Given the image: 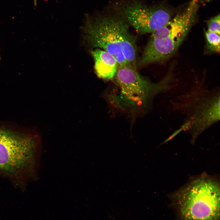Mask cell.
I'll return each instance as SVG.
<instances>
[{
	"label": "cell",
	"mask_w": 220,
	"mask_h": 220,
	"mask_svg": "<svg viewBox=\"0 0 220 220\" xmlns=\"http://www.w3.org/2000/svg\"><path fill=\"white\" fill-rule=\"evenodd\" d=\"M41 151L36 132L0 128V173L14 184L22 188L36 178Z\"/></svg>",
	"instance_id": "6da1fadb"
},
{
	"label": "cell",
	"mask_w": 220,
	"mask_h": 220,
	"mask_svg": "<svg viewBox=\"0 0 220 220\" xmlns=\"http://www.w3.org/2000/svg\"><path fill=\"white\" fill-rule=\"evenodd\" d=\"M114 78L123 93L134 101L141 100L150 85L137 70L128 66H118Z\"/></svg>",
	"instance_id": "8992f818"
},
{
	"label": "cell",
	"mask_w": 220,
	"mask_h": 220,
	"mask_svg": "<svg viewBox=\"0 0 220 220\" xmlns=\"http://www.w3.org/2000/svg\"><path fill=\"white\" fill-rule=\"evenodd\" d=\"M86 18L84 30L89 45L112 54L118 66H127L137 70L136 39L130 31L126 20L114 16Z\"/></svg>",
	"instance_id": "7a4b0ae2"
},
{
	"label": "cell",
	"mask_w": 220,
	"mask_h": 220,
	"mask_svg": "<svg viewBox=\"0 0 220 220\" xmlns=\"http://www.w3.org/2000/svg\"><path fill=\"white\" fill-rule=\"evenodd\" d=\"M198 0H191L183 11L153 32L145 46L138 64L144 66L169 58L177 51L194 23Z\"/></svg>",
	"instance_id": "277c9868"
},
{
	"label": "cell",
	"mask_w": 220,
	"mask_h": 220,
	"mask_svg": "<svg viewBox=\"0 0 220 220\" xmlns=\"http://www.w3.org/2000/svg\"><path fill=\"white\" fill-rule=\"evenodd\" d=\"M94 61V69L97 76L105 80L114 78L118 64L115 58L109 52L99 48L91 51Z\"/></svg>",
	"instance_id": "52a82bcc"
},
{
	"label": "cell",
	"mask_w": 220,
	"mask_h": 220,
	"mask_svg": "<svg viewBox=\"0 0 220 220\" xmlns=\"http://www.w3.org/2000/svg\"><path fill=\"white\" fill-rule=\"evenodd\" d=\"M1 59V57H0V61Z\"/></svg>",
	"instance_id": "8fae6325"
},
{
	"label": "cell",
	"mask_w": 220,
	"mask_h": 220,
	"mask_svg": "<svg viewBox=\"0 0 220 220\" xmlns=\"http://www.w3.org/2000/svg\"><path fill=\"white\" fill-rule=\"evenodd\" d=\"M34 6H36L37 4V0H34Z\"/></svg>",
	"instance_id": "30bf717a"
},
{
	"label": "cell",
	"mask_w": 220,
	"mask_h": 220,
	"mask_svg": "<svg viewBox=\"0 0 220 220\" xmlns=\"http://www.w3.org/2000/svg\"><path fill=\"white\" fill-rule=\"evenodd\" d=\"M218 181L205 175L190 182L173 194L180 220H220V189Z\"/></svg>",
	"instance_id": "3957f363"
},
{
	"label": "cell",
	"mask_w": 220,
	"mask_h": 220,
	"mask_svg": "<svg viewBox=\"0 0 220 220\" xmlns=\"http://www.w3.org/2000/svg\"><path fill=\"white\" fill-rule=\"evenodd\" d=\"M207 49L212 52L220 51V35L207 31L205 32Z\"/></svg>",
	"instance_id": "ba28073f"
},
{
	"label": "cell",
	"mask_w": 220,
	"mask_h": 220,
	"mask_svg": "<svg viewBox=\"0 0 220 220\" xmlns=\"http://www.w3.org/2000/svg\"><path fill=\"white\" fill-rule=\"evenodd\" d=\"M220 14H219L207 20V31L220 35Z\"/></svg>",
	"instance_id": "9c48e42d"
},
{
	"label": "cell",
	"mask_w": 220,
	"mask_h": 220,
	"mask_svg": "<svg viewBox=\"0 0 220 220\" xmlns=\"http://www.w3.org/2000/svg\"><path fill=\"white\" fill-rule=\"evenodd\" d=\"M124 19L139 34L152 33L172 18L170 11L162 6L148 7L134 2L123 8Z\"/></svg>",
	"instance_id": "5b68a950"
}]
</instances>
